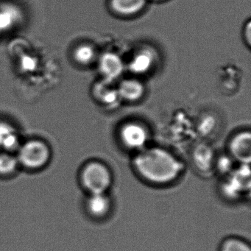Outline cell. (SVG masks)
<instances>
[{
    "mask_svg": "<svg viewBox=\"0 0 251 251\" xmlns=\"http://www.w3.org/2000/svg\"><path fill=\"white\" fill-rule=\"evenodd\" d=\"M139 174L151 183H170L178 177L182 164L174 155L161 148H151L141 152L134 160Z\"/></svg>",
    "mask_w": 251,
    "mask_h": 251,
    "instance_id": "6da1fadb",
    "label": "cell"
},
{
    "mask_svg": "<svg viewBox=\"0 0 251 251\" xmlns=\"http://www.w3.org/2000/svg\"><path fill=\"white\" fill-rule=\"evenodd\" d=\"M50 158L49 147L42 141L33 140L20 146L19 149V163L30 170H37L45 167Z\"/></svg>",
    "mask_w": 251,
    "mask_h": 251,
    "instance_id": "7a4b0ae2",
    "label": "cell"
},
{
    "mask_svg": "<svg viewBox=\"0 0 251 251\" xmlns=\"http://www.w3.org/2000/svg\"><path fill=\"white\" fill-rule=\"evenodd\" d=\"M81 180L84 187L91 193H104L111 186V173L101 163L92 162L83 169Z\"/></svg>",
    "mask_w": 251,
    "mask_h": 251,
    "instance_id": "3957f363",
    "label": "cell"
},
{
    "mask_svg": "<svg viewBox=\"0 0 251 251\" xmlns=\"http://www.w3.org/2000/svg\"><path fill=\"white\" fill-rule=\"evenodd\" d=\"M120 136L123 144L130 149L143 148L148 138L145 127L138 123H128L123 126Z\"/></svg>",
    "mask_w": 251,
    "mask_h": 251,
    "instance_id": "277c9868",
    "label": "cell"
},
{
    "mask_svg": "<svg viewBox=\"0 0 251 251\" xmlns=\"http://www.w3.org/2000/svg\"><path fill=\"white\" fill-rule=\"evenodd\" d=\"M100 69L106 81L112 83L118 78L124 71V64L117 54L107 52L102 55L100 61Z\"/></svg>",
    "mask_w": 251,
    "mask_h": 251,
    "instance_id": "5b68a950",
    "label": "cell"
},
{
    "mask_svg": "<svg viewBox=\"0 0 251 251\" xmlns=\"http://www.w3.org/2000/svg\"><path fill=\"white\" fill-rule=\"evenodd\" d=\"M232 155L244 164H249L251 160V135L242 132L235 136L230 145Z\"/></svg>",
    "mask_w": 251,
    "mask_h": 251,
    "instance_id": "8992f818",
    "label": "cell"
},
{
    "mask_svg": "<svg viewBox=\"0 0 251 251\" xmlns=\"http://www.w3.org/2000/svg\"><path fill=\"white\" fill-rule=\"evenodd\" d=\"M20 148V137L16 129L7 122L0 121V148L12 152Z\"/></svg>",
    "mask_w": 251,
    "mask_h": 251,
    "instance_id": "52a82bcc",
    "label": "cell"
},
{
    "mask_svg": "<svg viewBox=\"0 0 251 251\" xmlns=\"http://www.w3.org/2000/svg\"><path fill=\"white\" fill-rule=\"evenodd\" d=\"M120 98L128 101H136L144 95L143 85L136 80H126L120 83L118 89Z\"/></svg>",
    "mask_w": 251,
    "mask_h": 251,
    "instance_id": "ba28073f",
    "label": "cell"
},
{
    "mask_svg": "<svg viewBox=\"0 0 251 251\" xmlns=\"http://www.w3.org/2000/svg\"><path fill=\"white\" fill-rule=\"evenodd\" d=\"M145 3L146 0H111L113 9L118 14L126 16L139 12Z\"/></svg>",
    "mask_w": 251,
    "mask_h": 251,
    "instance_id": "9c48e42d",
    "label": "cell"
},
{
    "mask_svg": "<svg viewBox=\"0 0 251 251\" xmlns=\"http://www.w3.org/2000/svg\"><path fill=\"white\" fill-rule=\"evenodd\" d=\"M88 208L92 215L101 217L106 215L110 209L109 199L101 194H92L88 201Z\"/></svg>",
    "mask_w": 251,
    "mask_h": 251,
    "instance_id": "30bf717a",
    "label": "cell"
},
{
    "mask_svg": "<svg viewBox=\"0 0 251 251\" xmlns=\"http://www.w3.org/2000/svg\"><path fill=\"white\" fill-rule=\"evenodd\" d=\"M95 93L98 100L105 105H114L120 98L117 89L111 86V82L106 80L98 85Z\"/></svg>",
    "mask_w": 251,
    "mask_h": 251,
    "instance_id": "8fae6325",
    "label": "cell"
},
{
    "mask_svg": "<svg viewBox=\"0 0 251 251\" xmlns=\"http://www.w3.org/2000/svg\"><path fill=\"white\" fill-rule=\"evenodd\" d=\"M153 56L150 51H142L138 53L130 64V70L136 74L146 73L152 67Z\"/></svg>",
    "mask_w": 251,
    "mask_h": 251,
    "instance_id": "7c38bea8",
    "label": "cell"
},
{
    "mask_svg": "<svg viewBox=\"0 0 251 251\" xmlns=\"http://www.w3.org/2000/svg\"><path fill=\"white\" fill-rule=\"evenodd\" d=\"M20 163L18 159L8 152L0 154V175L11 176L15 173Z\"/></svg>",
    "mask_w": 251,
    "mask_h": 251,
    "instance_id": "4fadbf2b",
    "label": "cell"
},
{
    "mask_svg": "<svg viewBox=\"0 0 251 251\" xmlns=\"http://www.w3.org/2000/svg\"><path fill=\"white\" fill-rule=\"evenodd\" d=\"M195 162L200 168L206 170L209 168L213 159V152L209 147L201 145L195 152Z\"/></svg>",
    "mask_w": 251,
    "mask_h": 251,
    "instance_id": "5bb4252c",
    "label": "cell"
},
{
    "mask_svg": "<svg viewBox=\"0 0 251 251\" xmlns=\"http://www.w3.org/2000/svg\"><path fill=\"white\" fill-rule=\"evenodd\" d=\"M95 52L89 45H80L75 51V59L81 64H88L93 61Z\"/></svg>",
    "mask_w": 251,
    "mask_h": 251,
    "instance_id": "9a60e30c",
    "label": "cell"
},
{
    "mask_svg": "<svg viewBox=\"0 0 251 251\" xmlns=\"http://www.w3.org/2000/svg\"><path fill=\"white\" fill-rule=\"evenodd\" d=\"M222 251H251L248 244L236 239H230L223 243Z\"/></svg>",
    "mask_w": 251,
    "mask_h": 251,
    "instance_id": "2e32d148",
    "label": "cell"
},
{
    "mask_svg": "<svg viewBox=\"0 0 251 251\" xmlns=\"http://www.w3.org/2000/svg\"><path fill=\"white\" fill-rule=\"evenodd\" d=\"M219 167H220V170L223 172L228 171L230 167H231L230 160L227 158H221L220 163H219Z\"/></svg>",
    "mask_w": 251,
    "mask_h": 251,
    "instance_id": "e0dca14e",
    "label": "cell"
}]
</instances>
